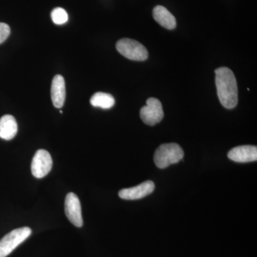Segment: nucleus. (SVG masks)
Listing matches in <instances>:
<instances>
[{"label":"nucleus","mask_w":257,"mask_h":257,"mask_svg":"<svg viewBox=\"0 0 257 257\" xmlns=\"http://www.w3.org/2000/svg\"><path fill=\"white\" fill-rule=\"evenodd\" d=\"M217 95L221 105L226 109H234L238 104V87L236 77L228 67H219L215 70Z\"/></svg>","instance_id":"f257e3e1"},{"label":"nucleus","mask_w":257,"mask_h":257,"mask_svg":"<svg viewBox=\"0 0 257 257\" xmlns=\"http://www.w3.org/2000/svg\"><path fill=\"white\" fill-rule=\"evenodd\" d=\"M184 156L183 150L178 144H163L157 149L154 161L158 168L165 169L171 165L178 163Z\"/></svg>","instance_id":"f03ea898"},{"label":"nucleus","mask_w":257,"mask_h":257,"mask_svg":"<svg viewBox=\"0 0 257 257\" xmlns=\"http://www.w3.org/2000/svg\"><path fill=\"white\" fill-rule=\"evenodd\" d=\"M32 234L29 227L19 228L10 231L0 240V257H6L24 242Z\"/></svg>","instance_id":"7ed1b4c3"},{"label":"nucleus","mask_w":257,"mask_h":257,"mask_svg":"<svg viewBox=\"0 0 257 257\" xmlns=\"http://www.w3.org/2000/svg\"><path fill=\"white\" fill-rule=\"evenodd\" d=\"M116 48L121 55L128 60L142 62L148 58V51L146 47L132 39H121L116 42Z\"/></svg>","instance_id":"20e7f679"},{"label":"nucleus","mask_w":257,"mask_h":257,"mask_svg":"<svg viewBox=\"0 0 257 257\" xmlns=\"http://www.w3.org/2000/svg\"><path fill=\"white\" fill-rule=\"evenodd\" d=\"M140 117L143 122L150 126L158 124L164 117L163 107L162 103L156 98H149L147 105L140 110Z\"/></svg>","instance_id":"39448f33"},{"label":"nucleus","mask_w":257,"mask_h":257,"mask_svg":"<svg viewBox=\"0 0 257 257\" xmlns=\"http://www.w3.org/2000/svg\"><path fill=\"white\" fill-rule=\"evenodd\" d=\"M50 154L45 150H39L32 159L31 170L36 178L41 179L50 173L52 167Z\"/></svg>","instance_id":"423d86ee"},{"label":"nucleus","mask_w":257,"mask_h":257,"mask_svg":"<svg viewBox=\"0 0 257 257\" xmlns=\"http://www.w3.org/2000/svg\"><path fill=\"white\" fill-rule=\"evenodd\" d=\"M65 214L69 221L77 227H82V207L78 197L74 193H69L64 202Z\"/></svg>","instance_id":"0eeeda50"},{"label":"nucleus","mask_w":257,"mask_h":257,"mask_svg":"<svg viewBox=\"0 0 257 257\" xmlns=\"http://www.w3.org/2000/svg\"><path fill=\"white\" fill-rule=\"evenodd\" d=\"M155 185L152 181H147L131 188L123 189L119 191V196L121 199L126 200H137L150 195L154 192Z\"/></svg>","instance_id":"6e6552de"},{"label":"nucleus","mask_w":257,"mask_h":257,"mask_svg":"<svg viewBox=\"0 0 257 257\" xmlns=\"http://www.w3.org/2000/svg\"><path fill=\"white\" fill-rule=\"evenodd\" d=\"M228 158L239 163L255 162L257 160V147L252 145L234 147L228 153Z\"/></svg>","instance_id":"1a4fd4ad"},{"label":"nucleus","mask_w":257,"mask_h":257,"mask_svg":"<svg viewBox=\"0 0 257 257\" xmlns=\"http://www.w3.org/2000/svg\"><path fill=\"white\" fill-rule=\"evenodd\" d=\"M66 88L64 77L57 74L52 79L51 98L56 108H62L65 101Z\"/></svg>","instance_id":"9d476101"},{"label":"nucleus","mask_w":257,"mask_h":257,"mask_svg":"<svg viewBox=\"0 0 257 257\" xmlns=\"http://www.w3.org/2000/svg\"><path fill=\"white\" fill-rule=\"evenodd\" d=\"M153 17L155 21L167 30H174L177 26L175 16L165 7L157 5L153 10Z\"/></svg>","instance_id":"9b49d317"},{"label":"nucleus","mask_w":257,"mask_h":257,"mask_svg":"<svg viewBox=\"0 0 257 257\" xmlns=\"http://www.w3.org/2000/svg\"><path fill=\"white\" fill-rule=\"evenodd\" d=\"M18 126L16 119L12 115L6 114L0 118V138L11 140L18 133Z\"/></svg>","instance_id":"f8f14e48"},{"label":"nucleus","mask_w":257,"mask_h":257,"mask_svg":"<svg viewBox=\"0 0 257 257\" xmlns=\"http://www.w3.org/2000/svg\"><path fill=\"white\" fill-rule=\"evenodd\" d=\"M91 104L94 107L110 109L114 105L115 99L111 94L104 92H96L91 97Z\"/></svg>","instance_id":"ddd939ff"},{"label":"nucleus","mask_w":257,"mask_h":257,"mask_svg":"<svg viewBox=\"0 0 257 257\" xmlns=\"http://www.w3.org/2000/svg\"><path fill=\"white\" fill-rule=\"evenodd\" d=\"M52 21L56 25H61L68 21V15L67 12L61 8H55L51 13Z\"/></svg>","instance_id":"4468645a"},{"label":"nucleus","mask_w":257,"mask_h":257,"mask_svg":"<svg viewBox=\"0 0 257 257\" xmlns=\"http://www.w3.org/2000/svg\"><path fill=\"white\" fill-rule=\"evenodd\" d=\"M10 28L6 23H0V44L3 43L10 35Z\"/></svg>","instance_id":"2eb2a0df"}]
</instances>
